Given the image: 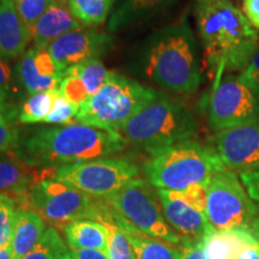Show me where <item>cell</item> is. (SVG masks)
Instances as JSON below:
<instances>
[{
  "instance_id": "cell-23",
  "label": "cell",
  "mask_w": 259,
  "mask_h": 259,
  "mask_svg": "<svg viewBox=\"0 0 259 259\" xmlns=\"http://www.w3.org/2000/svg\"><path fill=\"white\" fill-rule=\"evenodd\" d=\"M112 211L114 213L116 222L121 226V228L126 232L134 245L136 259H181L179 245L170 244V242L161 240V239L151 238V236L136 231L132 227L122 222L120 218L114 212V210L112 209Z\"/></svg>"
},
{
  "instance_id": "cell-29",
  "label": "cell",
  "mask_w": 259,
  "mask_h": 259,
  "mask_svg": "<svg viewBox=\"0 0 259 259\" xmlns=\"http://www.w3.org/2000/svg\"><path fill=\"white\" fill-rule=\"evenodd\" d=\"M16 212V200L8 194L0 193V247L11 245Z\"/></svg>"
},
{
  "instance_id": "cell-17",
  "label": "cell",
  "mask_w": 259,
  "mask_h": 259,
  "mask_svg": "<svg viewBox=\"0 0 259 259\" xmlns=\"http://www.w3.org/2000/svg\"><path fill=\"white\" fill-rule=\"evenodd\" d=\"M80 27L83 25L73 17L67 4L54 0L35 25L32 31L34 47L37 50H47L58 37Z\"/></svg>"
},
{
  "instance_id": "cell-1",
  "label": "cell",
  "mask_w": 259,
  "mask_h": 259,
  "mask_svg": "<svg viewBox=\"0 0 259 259\" xmlns=\"http://www.w3.org/2000/svg\"><path fill=\"white\" fill-rule=\"evenodd\" d=\"M204 57L220 79L242 72L259 47L258 30L231 0H198L194 8Z\"/></svg>"
},
{
  "instance_id": "cell-36",
  "label": "cell",
  "mask_w": 259,
  "mask_h": 259,
  "mask_svg": "<svg viewBox=\"0 0 259 259\" xmlns=\"http://www.w3.org/2000/svg\"><path fill=\"white\" fill-rule=\"evenodd\" d=\"M239 177L252 200L259 205V170L244 171Z\"/></svg>"
},
{
  "instance_id": "cell-11",
  "label": "cell",
  "mask_w": 259,
  "mask_h": 259,
  "mask_svg": "<svg viewBox=\"0 0 259 259\" xmlns=\"http://www.w3.org/2000/svg\"><path fill=\"white\" fill-rule=\"evenodd\" d=\"M208 120L216 132L259 122V96L239 74H229L213 87Z\"/></svg>"
},
{
  "instance_id": "cell-15",
  "label": "cell",
  "mask_w": 259,
  "mask_h": 259,
  "mask_svg": "<svg viewBox=\"0 0 259 259\" xmlns=\"http://www.w3.org/2000/svg\"><path fill=\"white\" fill-rule=\"evenodd\" d=\"M17 73L29 95L59 89L64 74L47 50H37L35 47L22 56Z\"/></svg>"
},
{
  "instance_id": "cell-18",
  "label": "cell",
  "mask_w": 259,
  "mask_h": 259,
  "mask_svg": "<svg viewBox=\"0 0 259 259\" xmlns=\"http://www.w3.org/2000/svg\"><path fill=\"white\" fill-rule=\"evenodd\" d=\"M34 178L31 167L17 154L11 150L0 154V193L18 202L27 194Z\"/></svg>"
},
{
  "instance_id": "cell-25",
  "label": "cell",
  "mask_w": 259,
  "mask_h": 259,
  "mask_svg": "<svg viewBox=\"0 0 259 259\" xmlns=\"http://www.w3.org/2000/svg\"><path fill=\"white\" fill-rule=\"evenodd\" d=\"M59 89L50 92L38 93L30 95V97L22 105L18 119L22 124H37L45 122L52 111L57 96L59 95Z\"/></svg>"
},
{
  "instance_id": "cell-2",
  "label": "cell",
  "mask_w": 259,
  "mask_h": 259,
  "mask_svg": "<svg viewBox=\"0 0 259 259\" xmlns=\"http://www.w3.org/2000/svg\"><path fill=\"white\" fill-rule=\"evenodd\" d=\"M125 144L119 132L74 122L37 130L22 142L17 155L30 167L53 168L109 157Z\"/></svg>"
},
{
  "instance_id": "cell-37",
  "label": "cell",
  "mask_w": 259,
  "mask_h": 259,
  "mask_svg": "<svg viewBox=\"0 0 259 259\" xmlns=\"http://www.w3.org/2000/svg\"><path fill=\"white\" fill-rule=\"evenodd\" d=\"M242 14L255 30H259V0H242Z\"/></svg>"
},
{
  "instance_id": "cell-43",
  "label": "cell",
  "mask_w": 259,
  "mask_h": 259,
  "mask_svg": "<svg viewBox=\"0 0 259 259\" xmlns=\"http://www.w3.org/2000/svg\"><path fill=\"white\" fill-rule=\"evenodd\" d=\"M58 2H60V3H64V4H67V0H58Z\"/></svg>"
},
{
  "instance_id": "cell-38",
  "label": "cell",
  "mask_w": 259,
  "mask_h": 259,
  "mask_svg": "<svg viewBox=\"0 0 259 259\" xmlns=\"http://www.w3.org/2000/svg\"><path fill=\"white\" fill-rule=\"evenodd\" d=\"M181 259H206L204 253L203 241L193 244H183L180 246Z\"/></svg>"
},
{
  "instance_id": "cell-20",
  "label": "cell",
  "mask_w": 259,
  "mask_h": 259,
  "mask_svg": "<svg viewBox=\"0 0 259 259\" xmlns=\"http://www.w3.org/2000/svg\"><path fill=\"white\" fill-rule=\"evenodd\" d=\"M93 221L102 223L108 233L107 254L109 259H136V252L128 235L116 222L112 209L102 198H97Z\"/></svg>"
},
{
  "instance_id": "cell-28",
  "label": "cell",
  "mask_w": 259,
  "mask_h": 259,
  "mask_svg": "<svg viewBox=\"0 0 259 259\" xmlns=\"http://www.w3.org/2000/svg\"><path fill=\"white\" fill-rule=\"evenodd\" d=\"M64 72L74 74L82 80L89 96H92L105 84L106 79L108 78L111 71H108L99 59L87 61L84 64L76 65V66L69 67Z\"/></svg>"
},
{
  "instance_id": "cell-33",
  "label": "cell",
  "mask_w": 259,
  "mask_h": 259,
  "mask_svg": "<svg viewBox=\"0 0 259 259\" xmlns=\"http://www.w3.org/2000/svg\"><path fill=\"white\" fill-rule=\"evenodd\" d=\"M239 76L245 80L248 85L253 89V92L259 96V47L252 57L250 63L245 67V70L240 72Z\"/></svg>"
},
{
  "instance_id": "cell-10",
  "label": "cell",
  "mask_w": 259,
  "mask_h": 259,
  "mask_svg": "<svg viewBox=\"0 0 259 259\" xmlns=\"http://www.w3.org/2000/svg\"><path fill=\"white\" fill-rule=\"evenodd\" d=\"M47 169L53 179L94 198H107L119 192L139 174L137 164L126 157L97 158Z\"/></svg>"
},
{
  "instance_id": "cell-40",
  "label": "cell",
  "mask_w": 259,
  "mask_h": 259,
  "mask_svg": "<svg viewBox=\"0 0 259 259\" xmlns=\"http://www.w3.org/2000/svg\"><path fill=\"white\" fill-rule=\"evenodd\" d=\"M236 259H259V246L255 241L246 245Z\"/></svg>"
},
{
  "instance_id": "cell-35",
  "label": "cell",
  "mask_w": 259,
  "mask_h": 259,
  "mask_svg": "<svg viewBox=\"0 0 259 259\" xmlns=\"http://www.w3.org/2000/svg\"><path fill=\"white\" fill-rule=\"evenodd\" d=\"M10 85H11V69L8 64L5 63L3 58H0V111L4 114H8V105H6V99H8Z\"/></svg>"
},
{
  "instance_id": "cell-42",
  "label": "cell",
  "mask_w": 259,
  "mask_h": 259,
  "mask_svg": "<svg viewBox=\"0 0 259 259\" xmlns=\"http://www.w3.org/2000/svg\"><path fill=\"white\" fill-rule=\"evenodd\" d=\"M0 259H12L11 245L0 247Z\"/></svg>"
},
{
  "instance_id": "cell-8",
  "label": "cell",
  "mask_w": 259,
  "mask_h": 259,
  "mask_svg": "<svg viewBox=\"0 0 259 259\" xmlns=\"http://www.w3.org/2000/svg\"><path fill=\"white\" fill-rule=\"evenodd\" d=\"M153 187L149 181L137 178L119 192L102 199L136 231L181 246L183 240L168 225L157 191Z\"/></svg>"
},
{
  "instance_id": "cell-5",
  "label": "cell",
  "mask_w": 259,
  "mask_h": 259,
  "mask_svg": "<svg viewBox=\"0 0 259 259\" xmlns=\"http://www.w3.org/2000/svg\"><path fill=\"white\" fill-rule=\"evenodd\" d=\"M118 132L125 143L153 154L192 138L197 134V122L185 106L158 93Z\"/></svg>"
},
{
  "instance_id": "cell-39",
  "label": "cell",
  "mask_w": 259,
  "mask_h": 259,
  "mask_svg": "<svg viewBox=\"0 0 259 259\" xmlns=\"http://www.w3.org/2000/svg\"><path fill=\"white\" fill-rule=\"evenodd\" d=\"M71 259H109L105 251L100 250H70Z\"/></svg>"
},
{
  "instance_id": "cell-16",
  "label": "cell",
  "mask_w": 259,
  "mask_h": 259,
  "mask_svg": "<svg viewBox=\"0 0 259 259\" xmlns=\"http://www.w3.org/2000/svg\"><path fill=\"white\" fill-rule=\"evenodd\" d=\"M30 41L31 32L22 21L15 0H0V58L23 56Z\"/></svg>"
},
{
  "instance_id": "cell-22",
  "label": "cell",
  "mask_w": 259,
  "mask_h": 259,
  "mask_svg": "<svg viewBox=\"0 0 259 259\" xmlns=\"http://www.w3.org/2000/svg\"><path fill=\"white\" fill-rule=\"evenodd\" d=\"M70 250H100L107 252L108 233L102 223L77 220L63 228Z\"/></svg>"
},
{
  "instance_id": "cell-12",
  "label": "cell",
  "mask_w": 259,
  "mask_h": 259,
  "mask_svg": "<svg viewBox=\"0 0 259 259\" xmlns=\"http://www.w3.org/2000/svg\"><path fill=\"white\" fill-rule=\"evenodd\" d=\"M206 186L198 184L183 191L156 189L164 218L183 244L203 241L211 232L206 219Z\"/></svg>"
},
{
  "instance_id": "cell-14",
  "label": "cell",
  "mask_w": 259,
  "mask_h": 259,
  "mask_svg": "<svg viewBox=\"0 0 259 259\" xmlns=\"http://www.w3.org/2000/svg\"><path fill=\"white\" fill-rule=\"evenodd\" d=\"M112 37L95 29L80 27L58 37L47 51L63 71L87 61L99 59L112 47Z\"/></svg>"
},
{
  "instance_id": "cell-27",
  "label": "cell",
  "mask_w": 259,
  "mask_h": 259,
  "mask_svg": "<svg viewBox=\"0 0 259 259\" xmlns=\"http://www.w3.org/2000/svg\"><path fill=\"white\" fill-rule=\"evenodd\" d=\"M171 2L174 0H120V4L111 18V28L121 27L126 22L132 21L136 16L147 14L161 6L170 4Z\"/></svg>"
},
{
  "instance_id": "cell-9",
  "label": "cell",
  "mask_w": 259,
  "mask_h": 259,
  "mask_svg": "<svg viewBox=\"0 0 259 259\" xmlns=\"http://www.w3.org/2000/svg\"><path fill=\"white\" fill-rule=\"evenodd\" d=\"M259 208L242 185L236 171L216 173L206 186V219L211 231H250Z\"/></svg>"
},
{
  "instance_id": "cell-26",
  "label": "cell",
  "mask_w": 259,
  "mask_h": 259,
  "mask_svg": "<svg viewBox=\"0 0 259 259\" xmlns=\"http://www.w3.org/2000/svg\"><path fill=\"white\" fill-rule=\"evenodd\" d=\"M22 259H71V254L58 229L50 227L37 245Z\"/></svg>"
},
{
  "instance_id": "cell-3",
  "label": "cell",
  "mask_w": 259,
  "mask_h": 259,
  "mask_svg": "<svg viewBox=\"0 0 259 259\" xmlns=\"http://www.w3.org/2000/svg\"><path fill=\"white\" fill-rule=\"evenodd\" d=\"M196 40L186 22L158 32L149 50L145 73L158 88L192 94L202 80Z\"/></svg>"
},
{
  "instance_id": "cell-6",
  "label": "cell",
  "mask_w": 259,
  "mask_h": 259,
  "mask_svg": "<svg viewBox=\"0 0 259 259\" xmlns=\"http://www.w3.org/2000/svg\"><path fill=\"white\" fill-rule=\"evenodd\" d=\"M158 92L111 71L108 78L82 106L74 122L118 132Z\"/></svg>"
},
{
  "instance_id": "cell-7",
  "label": "cell",
  "mask_w": 259,
  "mask_h": 259,
  "mask_svg": "<svg viewBox=\"0 0 259 259\" xmlns=\"http://www.w3.org/2000/svg\"><path fill=\"white\" fill-rule=\"evenodd\" d=\"M18 203L19 209L36 212L58 229L77 220H93L97 198L53 179L45 168L35 176L27 194Z\"/></svg>"
},
{
  "instance_id": "cell-31",
  "label": "cell",
  "mask_w": 259,
  "mask_h": 259,
  "mask_svg": "<svg viewBox=\"0 0 259 259\" xmlns=\"http://www.w3.org/2000/svg\"><path fill=\"white\" fill-rule=\"evenodd\" d=\"M78 113V107L71 103L69 100L59 93L57 96L52 111L45 120V124H58V125H71L74 124L76 115Z\"/></svg>"
},
{
  "instance_id": "cell-32",
  "label": "cell",
  "mask_w": 259,
  "mask_h": 259,
  "mask_svg": "<svg viewBox=\"0 0 259 259\" xmlns=\"http://www.w3.org/2000/svg\"><path fill=\"white\" fill-rule=\"evenodd\" d=\"M59 92L65 99H67L74 106H82L89 99V93L78 77L74 74L64 72Z\"/></svg>"
},
{
  "instance_id": "cell-24",
  "label": "cell",
  "mask_w": 259,
  "mask_h": 259,
  "mask_svg": "<svg viewBox=\"0 0 259 259\" xmlns=\"http://www.w3.org/2000/svg\"><path fill=\"white\" fill-rule=\"evenodd\" d=\"M114 0H67V8L84 27L102 24L108 17Z\"/></svg>"
},
{
  "instance_id": "cell-19",
  "label": "cell",
  "mask_w": 259,
  "mask_h": 259,
  "mask_svg": "<svg viewBox=\"0 0 259 259\" xmlns=\"http://www.w3.org/2000/svg\"><path fill=\"white\" fill-rule=\"evenodd\" d=\"M45 232V221L36 212L17 208L11 240L12 259H22L28 254L41 240Z\"/></svg>"
},
{
  "instance_id": "cell-34",
  "label": "cell",
  "mask_w": 259,
  "mask_h": 259,
  "mask_svg": "<svg viewBox=\"0 0 259 259\" xmlns=\"http://www.w3.org/2000/svg\"><path fill=\"white\" fill-rule=\"evenodd\" d=\"M16 141H17L16 132L10 125L6 114L0 111V154L11 150Z\"/></svg>"
},
{
  "instance_id": "cell-13",
  "label": "cell",
  "mask_w": 259,
  "mask_h": 259,
  "mask_svg": "<svg viewBox=\"0 0 259 259\" xmlns=\"http://www.w3.org/2000/svg\"><path fill=\"white\" fill-rule=\"evenodd\" d=\"M213 149L227 169L259 170V122L218 131Z\"/></svg>"
},
{
  "instance_id": "cell-30",
  "label": "cell",
  "mask_w": 259,
  "mask_h": 259,
  "mask_svg": "<svg viewBox=\"0 0 259 259\" xmlns=\"http://www.w3.org/2000/svg\"><path fill=\"white\" fill-rule=\"evenodd\" d=\"M53 2L54 0H15L18 14L29 31L31 32V36L38 19L47 11Z\"/></svg>"
},
{
  "instance_id": "cell-41",
  "label": "cell",
  "mask_w": 259,
  "mask_h": 259,
  "mask_svg": "<svg viewBox=\"0 0 259 259\" xmlns=\"http://www.w3.org/2000/svg\"><path fill=\"white\" fill-rule=\"evenodd\" d=\"M250 233L252 234V236H253L255 242H257L259 246V215L255 218L253 223H252V226L250 228Z\"/></svg>"
},
{
  "instance_id": "cell-4",
  "label": "cell",
  "mask_w": 259,
  "mask_h": 259,
  "mask_svg": "<svg viewBox=\"0 0 259 259\" xmlns=\"http://www.w3.org/2000/svg\"><path fill=\"white\" fill-rule=\"evenodd\" d=\"M144 171L155 189L183 191L193 185H208L225 169L215 149L191 139L178 142L150 154Z\"/></svg>"
},
{
  "instance_id": "cell-21",
  "label": "cell",
  "mask_w": 259,
  "mask_h": 259,
  "mask_svg": "<svg viewBox=\"0 0 259 259\" xmlns=\"http://www.w3.org/2000/svg\"><path fill=\"white\" fill-rule=\"evenodd\" d=\"M255 241L250 231H211L203 239L206 259H236L246 245Z\"/></svg>"
}]
</instances>
